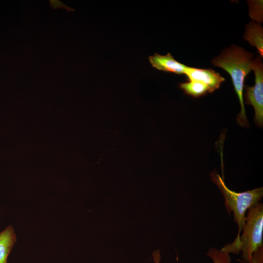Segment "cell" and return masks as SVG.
Wrapping results in <instances>:
<instances>
[{
	"label": "cell",
	"instance_id": "2",
	"mask_svg": "<svg viewBox=\"0 0 263 263\" xmlns=\"http://www.w3.org/2000/svg\"><path fill=\"white\" fill-rule=\"evenodd\" d=\"M247 210L243 234L238 241L225 245L221 250L228 254L241 251L244 262L251 263L253 253L263 246V205L259 202Z\"/></svg>",
	"mask_w": 263,
	"mask_h": 263
},
{
	"label": "cell",
	"instance_id": "3",
	"mask_svg": "<svg viewBox=\"0 0 263 263\" xmlns=\"http://www.w3.org/2000/svg\"><path fill=\"white\" fill-rule=\"evenodd\" d=\"M211 180L220 189L225 199V205L229 214L232 212L234 221L238 226V232L234 241L239 240L245 225L246 211L260 202L263 196V188L260 187L242 192L229 189L221 176L214 170L210 173Z\"/></svg>",
	"mask_w": 263,
	"mask_h": 263
},
{
	"label": "cell",
	"instance_id": "7",
	"mask_svg": "<svg viewBox=\"0 0 263 263\" xmlns=\"http://www.w3.org/2000/svg\"><path fill=\"white\" fill-rule=\"evenodd\" d=\"M244 38L250 45L256 48L259 56L263 58V29L260 23L251 21L246 24Z\"/></svg>",
	"mask_w": 263,
	"mask_h": 263
},
{
	"label": "cell",
	"instance_id": "4",
	"mask_svg": "<svg viewBox=\"0 0 263 263\" xmlns=\"http://www.w3.org/2000/svg\"><path fill=\"white\" fill-rule=\"evenodd\" d=\"M252 70L255 74V84L245 86L244 102L253 106L254 121L259 127L263 125V64L261 57L258 56L253 61Z\"/></svg>",
	"mask_w": 263,
	"mask_h": 263
},
{
	"label": "cell",
	"instance_id": "6",
	"mask_svg": "<svg viewBox=\"0 0 263 263\" xmlns=\"http://www.w3.org/2000/svg\"><path fill=\"white\" fill-rule=\"evenodd\" d=\"M149 59L151 65L157 70L178 75L185 74L187 67L176 60L169 53L164 56L155 53Z\"/></svg>",
	"mask_w": 263,
	"mask_h": 263
},
{
	"label": "cell",
	"instance_id": "11",
	"mask_svg": "<svg viewBox=\"0 0 263 263\" xmlns=\"http://www.w3.org/2000/svg\"><path fill=\"white\" fill-rule=\"evenodd\" d=\"M250 6L249 15L251 16L255 12V13L251 17L254 20L261 23L263 19V1L252 0L248 2Z\"/></svg>",
	"mask_w": 263,
	"mask_h": 263
},
{
	"label": "cell",
	"instance_id": "10",
	"mask_svg": "<svg viewBox=\"0 0 263 263\" xmlns=\"http://www.w3.org/2000/svg\"><path fill=\"white\" fill-rule=\"evenodd\" d=\"M207 254L210 257L214 263H231L229 254L221 250H218L212 247L209 249ZM155 263H159V260L154 261Z\"/></svg>",
	"mask_w": 263,
	"mask_h": 263
},
{
	"label": "cell",
	"instance_id": "8",
	"mask_svg": "<svg viewBox=\"0 0 263 263\" xmlns=\"http://www.w3.org/2000/svg\"><path fill=\"white\" fill-rule=\"evenodd\" d=\"M16 241V234L11 225L0 232V263H7L8 256Z\"/></svg>",
	"mask_w": 263,
	"mask_h": 263
},
{
	"label": "cell",
	"instance_id": "5",
	"mask_svg": "<svg viewBox=\"0 0 263 263\" xmlns=\"http://www.w3.org/2000/svg\"><path fill=\"white\" fill-rule=\"evenodd\" d=\"M185 74L188 80L200 82L207 86L209 93L220 88L225 79L219 73L210 69H199L187 66Z\"/></svg>",
	"mask_w": 263,
	"mask_h": 263
},
{
	"label": "cell",
	"instance_id": "12",
	"mask_svg": "<svg viewBox=\"0 0 263 263\" xmlns=\"http://www.w3.org/2000/svg\"><path fill=\"white\" fill-rule=\"evenodd\" d=\"M50 1L51 6L54 8L65 7V5L61 1L58 0H50Z\"/></svg>",
	"mask_w": 263,
	"mask_h": 263
},
{
	"label": "cell",
	"instance_id": "9",
	"mask_svg": "<svg viewBox=\"0 0 263 263\" xmlns=\"http://www.w3.org/2000/svg\"><path fill=\"white\" fill-rule=\"evenodd\" d=\"M179 87L187 94L194 97H199L206 95L208 92V89L204 84L192 80L179 84Z\"/></svg>",
	"mask_w": 263,
	"mask_h": 263
},
{
	"label": "cell",
	"instance_id": "1",
	"mask_svg": "<svg viewBox=\"0 0 263 263\" xmlns=\"http://www.w3.org/2000/svg\"><path fill=\"white\" fill-rule=\"evenodd\" d=\"M254 56V54L243 48L233 45L223 50L211 61L214 66L224 69L231 77L241 105V111L237 121L243 127L249 126L244 102V83L246 76L252 70Z\"/></svg>",
	"mask_w": 263,
	"mask_h": 263
}]
</instances>
